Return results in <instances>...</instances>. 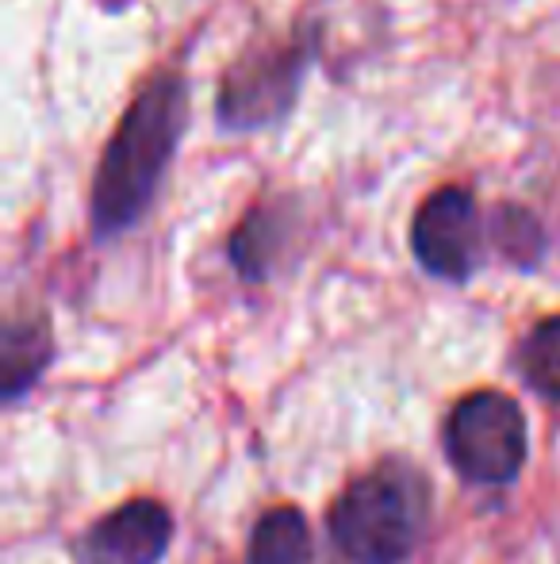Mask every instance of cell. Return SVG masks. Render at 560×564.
<instances>
[{
  "instance_id": "1",
  "label": "cell",
  "mask_w": 560,
  "mask_h": 564,
  "mask_svg": "<svg viewBox=\"0 0 560 564\" xmlns=\"http://www.w3.org/2000/svg\"><path fill=\"white\" fill-rule=\"evenodd\" d=\"M193 119V82L185 69H157L116 119L89 177V238L108 246L146 224L165 188Z\"/></svg>"
},
{
  "instance_id": "2",
  "label": "cell",
  "mask_w": 560,
  "mask_h": 564,
  "mask_svg": "<svg viewBox=\"0 0 560 564\" xmlns=\"http://www.w3.org/2000/svg\"><path fill=\"white\" fill-rule=\"evenodd\" d=\"M438 488L407 453H381L322 511V534L342 564H407L433 527Z\"/></svg>"
},
{
  "instance_id": "3",
  "label": "cell",
  "mask_w": 560,
  "mask_h": 564,
  "mask_svg": "<svg viewBox=\"0 0 560 564\" xmlns=\"http://www.w3.org/2000/svg\"><path fill=\"white\" fill-rule=\"evenodd\" d=\"M322 54V23L299 20L284 35L246 43L216 85V123L223 134H265L292 119Z\"/></svg>"
},
{
  "instance_id": "4",
  "label": "cell",
  "mask_w": 560,
  "mask_h": 564,
  "mask_svg": "<svg viewBox=\"0 0 560 564\" xmlns=\"http://www.w3.org/2000/svg\"><path fill=\"white\" fill-rule=\"evenodd\" d=\"M449 473L472 491H510L530 465V415L507 388L480 384L457 395L438 426Z\"/></svg>"
},
{
  "instance_id": "5",
  "label": "cell",
  "mask_w": 560,
  "mask_h": 564,
  "mask_svg": "<svg viewBox=\"0 0 560 564\" xmlns=\"http://www.w3.org/2000/svg\"><path fill=\"white\" fill-rule=\"evenodd\" d=\"M411 258L430 281L469 289L492 261L487 212L472 185H438L419 200L407 227Z\"/></svg>"
},
{
  "instance_id": "6",
  "label": "cell",
  "mask_w": 560,
  "mask_h": 564,
  "mask_svg": "<svg viewBox=\"0 0 560 564\" xmlns=\"http://www.w3.org/2000/svg\"><path fill=\"white\" fill-rule=\"evenodd\" d=\"M177 542V514L162 496H131L69 538L74 564H165Z\"/></svg>"
},
{
  "instance_id": "7",
  "label": "cell",
  "mask_w": 560,
  "mask_h": 564,
  "mask_svg": "<svg viewBox=\"0 0 560 564\" xmlns=\"http://www.w3.org/2000/svg\"><path fill=\"white\" fill-rule=\"evenodd\" d=\"M304 230V196L299 193H265L239 216L227 235V265L250 289L273 284L299 253Z\"/></svg>"
},
{
  "instance_id": "8",
  "label": "cell",
  "mask_w": 560,
  "mask_h": 564,
  "mask_svg": "<svg viewBox=\"0 0 560 564\" xmlns=\"http://www.w3.org/2000/svg\"><path fill=\"white\" fill-rule=\"evenodd\" d=\"M58 361V330L46 307H20L0 323V403H23Z\"/></svg>"
},
{
  "instance_id": "9",
  "label": "cell",
  "mask_w": 560,
  "mask_h": 564,
  "mask_svg": "<svg viewBox=\"0 0 560 564\" xmlns=\"http://www.w3.org/2000/svg\"><path fill=\"white\" fill-rule=\"evenodd\" d=\"M319 538L299 503H273L257 511L246 530L242 564H315Z\"/></svg>"
},
{
  "instance_id": "10",
  "label": "cell",
  "mask_w": 560,
  "mask_h": 564,
  "mask_svg": "<svg viewBox=\"0 0 560 564\" xmlns=\"http://www.w3.org/2000/svg\"><path fill=\"white\" fill-rule=\"evenodd\" d=\"M487 242H492V258L503 261L510 273H538L546 265L549 250V227L541 224V216L534 208L518 200H499L487 212Z\"/></svg>"
},
{
  "instance_id": "11",
  "label": "cell",
  "mask_w": 560,
  "mask_h": 564,
  "mask_svg": "<svg viewBox=\"0 0 560 564\" xmlns=\"http://www.w3.org/2000/svg\"><path fill=\"white\" fill-rule=\"evenodd\" d=\"M507 369L530 395L549 408H560V312L534 319L515 338L507 354Z\"/></svg>"
}]
</instances>
